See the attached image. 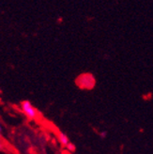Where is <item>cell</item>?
Wrapping results in <instances>:
<instances>
[{
	"label": "cell",
	"instance_id": "1",
	"mask_svg": "<svg viewBox=\"0 0 153 154\" xmlns=\"http://www.w3.org/2000/svg\"><path fill=\"white\" fill-rule=\"evenodd\" d=\"M75 84L81 89H92L95 88L96 80L91 73H82L76 77Z\"/></svg>",
	"mask_w": 153,
	"mask_h": 154
},
{
	"label": "cell",
	"instance_id": "2",
	"mask_svg": "<svg viewBox=\"0 0 153 154\" xmlns=\"http://www.w3.org/2000/svg\"><path fill=\"white\" fill-rule=\"evenodd\" d=\"M21 106H22L23 112L25 113V115L26 116V118L28 119L33 120V119H37V117H38V111H37V109L32 105V103H30L29 101L22 102Z\"/></svg>",
	"mask_w": 153,
	"mask_h": 154
},
{
	"label": "cell",
	"instance_id": "3",
	"mask_svg": "<svg viewBox=\"0 0 153 154\" xmlns=\"http://www.w3.org/2000/svg\"><path fill=\"white\" fill-rule=\"evenodd\" d=\"M57 139L59 141V143L63 146V147L67 148L68 147V145L71 143L70 141V138H69V136L64 134V133H58L57 134Z\"/></svg>",
	"mask_w": 153,
	"mask_h": 154
},
{
	"label": "cell",
	"instance_id": "4",
	"mask_svg": "<svg viewBox=\"0 0 153 154\" xmlns=\"http://www.w3.org/2000/svg\"><path fill=\"white\" fill-rule=\"evenodd\" d=\"M67 149L70 151V152H75L76 151V146L73 144V143H70L68 145V147H67Z\"/></svg>",
	"mask_w": 153,
	"mask_h": 154
},
{
	"label": "cell",
	"instance_id": "5",
	"mask_svg": "<svg viewBox=\"0 0 153 154\" xmlns=\"http://www.w3.org/2000/svg\"><path fill=\"white\" fill-rule=\"evenodd\" d=\"M107 134H108V133H107L106 131H103V132L100 133V136H101L102 139H104V138H106Z\"/></svg>",
	"mask_w": 153,
	"mask_h": 154
},
{
	"label": "cell",
	"instance_id": "6",
	"mask_svg": "<svg viewBox=\"0 0 153 154\" xmlns=\"http://www.w3.org/2000/svg\"><path fill=\"white\" fill-rule=\"evenodd\" d=\"M0 150H4V146L1 144V142H0Z\"/></svg>",
	"mask_w": 153,
	"mask_h": 154
},
{
	"label": "cell",
	"instance_id": "7",
	"mask_svg": "<svg viewBox=\"0 0 153 154\" xmlns=\"http://www.w3.org/2000/svg\"><path fill=\"white\" fill-rule=\"evenodd\" d=\"M2 139V136H1V134H0V140H1Z\"/></svg>",
	"mask_w": 153,
	"mask_h": 154
},
{
	"label": "cell",
	"instance_id": "8",
	"mask_svg": "<svg viewBox=\"0 0 153 154\" xmlns=\"http://www.w3.org/2000/svg\"><path fill=\"white\" fill-rule=\"evenodd\" d=\"M1 130H2V128H1V126H0V132H1Z\"/></svg>",
	"mask_w": 153,
	"mask_h": 154
}]
</instances>
